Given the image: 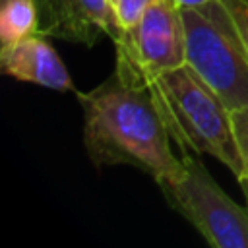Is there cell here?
I'll return each mask as SVG.
<instances>
[{"mask_svg": "<svg viewBox=\"0 0 248 248\" xmlns=\"http://www.w3.org/2000/svg\"><path fill=\"white\" fill-rule=\"evenodd\" d=\"M231 118H232V132L244 161V169L248 174V107L231 110Z\"/></svg>", "mask_w": 248, "mask_h": 248, "instance_id": "obj_10", "label": "cell"}, {"mask_svg": "<svg viewBox=\"0 0 248 248\" xmlns=\"http://www.w3.org/2000/svg\"><path fill=\"white\" fill-rule=\"evenodd\" d=\"M2 2H4V0H2Z\"/></svg>", "mask_w": 248, "mask_h": 248, "instance_id": "obj_15", "label": "cell"}, {"mask_svg": "<svg viewBox=\"0 0 248 248\" xmlns=\"http://www.w3.org/2000/svg\"><path fill=\"white\" fill-rule=\"evenodd\" d=\"M108 2H110V4L114 6V10H116V2H118V0H108Z\"/></svg>", "mask_w": 248, "mask_h": 248, "instance_id": "obj_14", "label": "cell"}, {"mask_svg": "<svg viewBox=\"0 0 248 248\" xmlns=\"http://www.w3.org/2000/svg\"><path fill=\"white\" fill-rule=\"evenodd\" d=\"M238 184H240V190H242V194H244V200H246V207H248V174L240 176V178H238Z\"/></svg>", "mask_w": 248, "mask_h": 248, "instance_id": "obj_13", "label": "cell"}, {"mask_svg": "<svg viewBox=\"0 0 248 248\" xmlns=\"http://www.w3.org/2000/svg\"><path fill=\"white\" fill-rule=\"evenodd\" d=\"M112 43V74L132 89H147L157 76L186 64L182 12L172 0H153Z\"/></svg>", "mask_w": 248, "mask_h": 248, "instance_id": "obj_4", "label": "cell"}, {"mask_svg": "<svg viewBox=\"0 0 248 248\" xmlns=\"http://www.w3.org/2000/svg\"><path fill=\"white\" fill-rule=\"evenodd\" d=\"M153 0H118L116 2V16H118V23L120 27H130L132 23H136L140 19V16L143 14V10L151 4Z\"/></svg>", "mask_w": 248, "mask_h": 248, "instance_id": "obj_11", "label": "cell"}, {"mask_svg": "<svg viewBox=\"0 0 248 248\" xmlns=\"http://www.w3.org/2000/svg\"><path fill=\"white\" fill-rule=\"evenodd\" d=\"M2 74L60 93H76L70 72L45 35L35 33L0 50Z\"/></svg>", "mask_w": 248, "mask_h": 248, "instance_id": "obj_7", "label": "cell"}, {"mask_svg": "<svg viewBox=\"0 0 248 248\" xmlns=\"http://www.w3.org/2000/svg\"><path fill=\"white\" fill-rule=\"evenodd\" d=\"M147 91L182 153L215 157L236 180L246 174L231 108L188 64L157 76Z\"/></svg>", "mask_w": 248, "mask_h": 248, "instance_id": "obj_2", "label": "cell"}, {"mask_svg": "<svg viewBox=\"0 0 248 248\" xmlns=\"http://www.w3.org/2000/svg\"><path fill=\"white\" fill-rule=\"evenodd\" d=\"M182 172L159 182L174 207L215 248H248V207L238 205L213 180L200 155L182 153Z\"/></svg>", "mask_w": 248, "mask_h": 248, "instance_id": "obj_5", "label": "cell"}, {"mask_svg": "<svg viewBox=\"0 0 248 248\" xmlns=\"http://www.w3.org/2000/svg\"><path fill=\"white\" fill-rule=\"evenodd\" d=\"M182 12L186 64L231 108L248 107V52L221 0Z\"/></svg>", "mask_w": 248, "mask_h": 248, "instance_id": "obj_3", "label": "cell"}, {"mask_svg": "<svg viewBox=\"0 0 248 248\" xmlns=\"http://www.w3.org/2000/svg\"><path fill=\"white\" fill-rule=\"evenodd\" d=\"M39 33V12L35 0H4L0 8V43L14 45Z\"/></svg>", "mask_w": 248, "mask_h": 248, "instance_id": "obj_8", "label": "cell"}, {"mask_svg": "<svg viewBox=\"0 0 248 248\" xmlns=\"http://www.w3.org/2000/svg\"><path fill=\"white\" fill-rule=\"evenodd\" d=\"M234 23V29L248 52V0H221Z\"/></svg>", "mask_w": 248, "mask_h": 248, "instance_id": "obj_9", "label": "cell"}, {"mask_svg": "<svg viewBox=\"0 0 248 248\" xmlns=\"http://www.w3.org/2000/svg\"><path fill=\"white\" fill-rule=\"evenodd\" d=\"M39 33L45 37L93 46L101 37L114 41L122 31L108 0H35Z\"/></svg>", "mask_w": 248, "mask_h": 248, "instance_id": "obj_6", "label": "cell"}, {"mask_svg": "<svg viewBox=\"0 0 248 248\" xmlns=\"http://www.w3.org/2000/svg\"><path fill=\"white\" fill-rule=\"evenodd\" d=\"M180 10H186V8H202L213 0H172Z\"/></svg>", "mask_w": 248, "mask_h": 248, "instance_id": "obj_12", "label": "cell"}, {"mask_svg": "<svg viewBox=\"0 0 248 248\" xmlns=\"http://www.w3.org/2000/svg\"><path fill=\"white\" fill-rule=\"evenodd\" d=\"M83 110V143L97 165H132L157 184L182 172V159L170 149V134L147 89H132L114 74L93 87L78 91Z\"/></svg>", "mask_w": 248, "mask_h": 248, "instance_id": "obj_1", "label": "cell"}]
</instances>
